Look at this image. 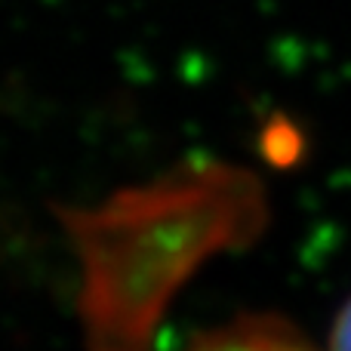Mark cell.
Masks as SVG:
<instances>
[{
  "instance_id": "obj_1",
  "label": "cell",
  "mask_w": 351,
  "mask_h": 351,
  "mask_svg": "<svg viewBox=\"0 0 351 351\" xmlns=\"http://www.w3.org/2000/svg\"><path fill=\"white\" fill-rule=\"evenodd\" d=\"M188 351H311L296 330L274 317H241L191 342Z\"/></svg>"
},
{
  "instance_id": "obj_2",
  "label": "cell",
  "mask_w": 351,
  "mask_h": 351,
  "mask_svg": "<svg viewBox=\"0 0 351 351\" xmlns=\"http://www.w3.org/2000/svg\"><path fill=\"white\" fill-rule=\"evenodd\" d=\"M330 351H351V302L342 308V315L336 317L333 339H330Z\"/></svg>"
}]
</instances>
